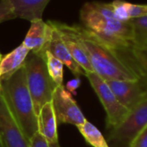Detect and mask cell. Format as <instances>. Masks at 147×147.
I'll list each match as a JSON object with an SVG mask.
<instances>
[{
	"instance_id": "ac0fdd59",
	"label": "cell",
	"mask_w": 147,
	"mask_h": 147,
	"mask_svg": "<svg viewBox=\"0 0 147 147\" xmlns=\"http://www.w3.org/2000/svg\"><path fill=\"white\" fill-rule=\"evenodd\" d=\"M88 144L93 147H110L100 131L89 121L76 126Z\"/></svg>"
},
{
	"instance_id": "d6986e66",
	"label": "cell",
	"mask_w": 147,
	"mask_h": 147,
	"mask_svg": "<svg viewBox=\"0 0 147 147\" xmlns=\"http://www.w3.org/2000/svg\"><path fill=\"white\" fill-rule=\"evenodd\" d=\"M46 63L47 70L51 79L57 86H63V64L62 62L51 55L49 51H45L41 55Z\"/></svg>"
},
{
	"instance_id": "277c9868",
	"label": "cell",
	"mask_w": 147,
	"mask_h": 147,
	"mask_svg": "<svg viewBox=\"0 0 147 147\" xmlns=\"http://www.w3.org/2000/svg\"><path fill=\"white\" fill-rule=\"evenodd\" d=\"M27 86L31 95L36 115L41 108L52 100V95L57 85L49 75L44 59L30 52L25 62Z\"/></svg>"
},
{
	"instance_id": "4316f807",
	"label": "cell",
	"mask_w": 147,
	"mask_h": 147,
	"mask_svg": "<svg viewBox=\"0 0 147 147\" xmlns=\"http://www.w3.org/2000/svg\"><path fill=\"white\" fill-rule=\"evenodd\" d=\"M2 58H3V55H2V54H1V53H0V62H1Z\"/></svg>"
},
{
	"instance_id": "4fadbf2b",
	"label": "cell",
	"mask_w": 147,
	"mask_h": 147,
	"mask_svg": "<svg viewBox=\"0 0 147 147\" xmlns=\"http://www.w3.org/2000/svg\"><path fill=\"white\" fill-rule=\"evenodd\" d=\"M48 22L52 27V33L50 39L46 46L45 51H49L51 55H53L55 57L60 60L62 62V64L67 66L76 77H79L80 76H85L86 72L73 59L72 55H70L67 48L66 47L61 36L60 32L55 26L52 25L50 21Z\"/></svg>"
},
{
	"instance_id": "52a82bcc",
	"label": "cell",
	"mask_w": 147,
	"mask_h": 147,
	"mask_svg": "<svg viewBox=\"0 0 147 147\" xmlns=\"http://www.w3.org/2000/svg\"><path fill=\"white\" fill-rule=\"evenodd\" d=\"M52 105L57 123L71 124L76 126L82 125L87 119L78 107L72 94L64 86H57L52 95Z\"/></svg>"
},
{
	"instance_id": "7402d4cb",
	"label": "cell",
	"mask_w": 147,
	"mask_h": 147,
	"mask_svg": "<svg viewBox=\"0 0 147 147\" xmlns=\"http://www.w3.org/2000/svg\"><path fill=\"white\" fill-rule=\"evenodd\" d=\"M129 147H147V125L133 138Z\"/></svg>"
},
{
	"instance_id": "8992f818",
	"label": "cell",
	"mask_w": 147,
	"mask_h": 147,
	"mask_svg": "<svg viewBox=\"0 0 147 147\" xmlns=\"http://www.w3.org/2000/svg\"><path fill=\"white\" fill-rule=\"evenodd\" d=\"M147 125V97L129 111L123 122L111 130V141L128 145L133 138Z\"/></svg>"
},
{
	"instance_id": "603a6c76",
	"label": "cell",
	"mask_w": 147,
	"mask_h": 147,
	"mask_svg": "<svg viewBox=\"0 0 147 147\" xmlns=\"http://www.w3.org/2000/svg\"><path fill=\"white\" fill-rule=\"evenodd\" d=\"M29 147H49V144L46 138L36 131L29 139Z\"/></svg>"
},
{
	"instance_id": "9a60e30c",
	"label": "cell",
	"mask_w": 147,
	"mask_h": 147,
	"mask_svg": "<svg viewBox=\"0 0 147 147\" xmlns=\"http://www.w3.org/2000/svg\"><path fill=\"white\" fill-rule=\"evenodd\" d=\"M57 120L52 102L46 103L37 114V131L49 143L58 142Z\"/></svg>"
},
{
	"instance_id": "2e32d148",
	"label": "cell",
	"mask_w": 147,
	"mask_h": 147,
	"mask_svg": "<svg viewBox=\"0 0 147 147\" xmlns=\"http://www.w3.org/2000/svg\"><path fill=\"white\" fill-rule=\"evenodd\" d=\"M30 51L22 43L11 52L3 56L0 62V80H5L20 69Z\"/></svg>"
},
{
	"instance_id": "44dd1931",
	"label": "cell",
	"mask_w": 147,
	"mask_h": 147,
	"mask_svg": "<svg viewBox=\"0 0 147 147\" xmlns=\"http://www.w3.org/2000/svg\"><path fill=\"white\" fill-rule=\"evenodd\" d=\"M17 18L12 6L7 1H0V24Z\"/></svg>"
},
{
	"instance_id": "5b68a950",
	"label": "cell",
	"mask_w": 147,
	"mask_h": 147,
	"mask_svg": "<svg viewBox=\"0 0 147 147\" xmlns=\"http://www.w3.org/2000/svg\"><path fill=\"white\" fill-rule=\"evenodd\" d=\"M92 88L100 99L107 113V125L111 130L118 127L127 116L129 110L118 100L106 81L94 72L86 73Z\"/></svg>"
},
{
	"instance_id": "5bb4252c",
	"label": "cell",
	"mask_w": 147,
	"mask_h": 147,
	"mask_svg": "<svg viewBox=\"0 0 147 147\" xmlns=\"http://www.w3.org/2000/svg\"><path fill=\"white\" fill-rule=\"evenodd\" d=\"M3 1H7L12 6L17 18H22L30 22L36 18H42L43 11L50 0H3Z\"/></svg>"
},
{
	"instance_id": "6da1fadb",
	"label": "cell",
	"mask_w": 147,
	"mask_h": 147,
	"mask_svg": "<svg viewBox=\"0 0 147 147\" xmlns=\"http://www.w3.org/2000/svg\"><path fill=\"white\" fill-rule=\"evenodd\" d=\"M82 25L115 51L132 47L135 31L131 21H120L113 13L111 3L88 2L80 11Z\"/></svg>"
},
{
	"instance_id": "30bf717a",
	"label": "cell",
	"mask_w": 147,
	"mask_h": 147,
	"mask_svg": "<svg viewBox=\"0 0 147 147\" xmlns=\"http://www.w3.org/2000/svg\"><path fill=\"white\" fill-rule=\"evenodd\" d=\"M50 23L60 32L66 47L67 48L70 55H72L75 61L86 73L94 72L92 65L89 61V59L88 57L87 52L83 45L82 44L78 37L76 36V34L73 32V30L70 28V25L57 21H50Z\"/></svg>"
},
{
	"instance_id": "7c38bea8",
	"label": "cell",
	"mask_w": 147,
	"mask_h": 147,
	"mask_svg": "<svg viewBox=\"0 0 147 147\" xmlns=\"http://www.w3.org/2000/svg\"><path fill=\"white\" fill-rule=\"evenodd\" d=\"M51 33L52 27L49 22H44L42 18L34 19L30 21V28L22 43L30 52L42 55L45 52Z\"/></svg>"
},
{
	"instance_id": "484cf974",
	"label": "cell",
	"mask_w": 147,
	"mask_h": 147,
	"mask_svg": "<svg viewBox=\"0 0 147 147\" xmlns=\"http://www.w3.org/2000/svg\"><path fill=\"white\" fill-rule=\"evenodd\" d=\"M0 147H5L4 146V144H2V142H1V139H0Z\"/></svg>"
},
{
	"instance_id": "83f0119b",
	"label": "cell",
	"mask_w": 147,
	"mask_h": 147,
	"mask_svg": "<svg viewBox=\"0 0 147 147\" xmlns=\"http://www.w3.org/2000/svg\"><path fill=\"white\" fill-rule=\"evenodd\" d=\"M0 93H1V80H0Z\"/></svg>"
},
{
	"instance_id": "e0dca14e",
	"label": "cell",
	"mask_w": 147,
	"mask_h": 147,
	"mask_svg": "<svg viewBox=\"0 0 147 147\" xmlns=\"http://www.w3.org/2000/svg\"><path fill=\"white\" fill-rule=\"evenodd\" d=\"M114 15L120 21L147 17V5L132 4L124 0H114L111 3Z\"/></svg>"
},
{
	"instance_id": "8fae6325",
	"label": "cell",
	"mask_w": 147,
	"mask_h": 147,
	"mask_svg": "<svg viewBox=\"0 0 147 147\" xmlns=\"http://www.w3.org/2000/svg\"><path fill=\"white\" fill-rule=\"evenodd\" d=\"M116 52L147 84V36L136 37L132 47Z\"/></svg>"
},
{
	"instance_id": "9c48e42d",
	"label": "cell",
	"mask_w": 147,
	"mask_h": 147,
	"mask_svg": "<svg viewBox=\"0 0 147 147\" xmlns=\"http://www.w3.org/2000/svg\"><path fill=\"white\" fill-rule=\"evenodd\" d=\"M0 139L5 147H29V140L22 132L1 94H0Z\"/></svg>"
},
{
	"instance_id": "7a4b0ae2",
	"label": "cell",
	"mask_w": 147,
	"mask_h": 147,
	"mask_svg": "<svg viewBox=\"0 0 147 147\" xmlns=\"http://www.w3.org/2000/svg\"><path fill=\"white\" fill-rule=\"evenodd\" d=\"M83 45L93 70L104 81H137L138 74L110 47L80 24L70 25Z\"/></svg>"
},
{
	"instance_id": "d4e9b609",
	"label": "cell",
	"mask_w": 147,
	"mask_h": 147,
	"mask_svg": "<svg viewBox=\"0 0 147 147\" xmlns=\"http://www.w3.org/2000/svg\"><path fill=\"white\" fill-rule=\"evenodd\" d=\"M49 147H60L59 142H57V143H49Z\"/></svg>"
},
{
	"instance_id": "ba28073f",
	"label": "cell",
	"mask_w": 147,
	"mask_h": 147,
	"mask_svg": "<svg viewBox=\"0 0 147 147\" xmlns=\"http://www.w3.org/2000/svg\"><path fill=\"white\" fill-rule=\"evenodd\" d=\"M118 100L129 111L147 97V84L137 81H106Z\"/></svg>"
},
{
	"instance_id": "ffe728a7",
	"label": "cell",
	"mask_w": 147,
	"mask_h": 147,
	"mask_svg": "<svg viewBox=\"0 0 147 147\" xmlns=\"http://www.w3.org/2000/svg\"><path fill=\"white\" fill-rule=\"evenodd\" d=\"M130 21L133 26L136 37L147 36V17L134 18Z\"/></svg>"
},
{
	"instance_id": "cb8c5ba5",
	"label": "cell",
	"mask_w": 147,
	"mask_h": 147,
	"mask_svg": "<svg viewBox=\"0 0 147 147\" xmlns=\"http://www.w3.org/2000/svg\"><path fill=\"white\" fill-rule=\"evenodd\" d=\"M81 85V80L79 77H76V79H74L70 82H67V91L71 94H76V90H77V88L80 87Z\"/></svg>"
},
{
	"instance_id": "3957f363",
	"label": "cell",
	"mask_w": 147,
	"mask_h": 147,
	"mask_svg": "<svg viewBox=\"0 0 147 147\" xmlns=\"http://www.w3.org/2000/svg\"><path fill=\"white\" fill-rule=\"evenodd\" d=\"M0 94L29 140L37 131V115L27 86L24 65L9 78L1 80Z\"/></svg>"
}]
</instances>
